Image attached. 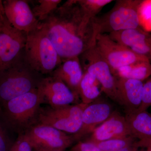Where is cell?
<instances>
[{
    "instance_id": "6da1fadb",
    "label": "cell",
    "mask_w": 151,
    "mask_h": 151,
    "mask_svg": "<svg viewBox=\"0 0 151 151\" xmlns=\"http://www.w3.org/2000/svg\"><path fill=\"white\" fill-rule=\"evenodd\" d=\"M40 27L62 60L79 57L96 43L94 23L85 17L78 0H68L60 5Z\"/></svg>"
},
{
    "instance_id": "7a4b0ae2",
    "label": "cell",
    "mask_w": 151,
    "mask_h": 151,
    "mask_svg": "<svg viewBox=\"0 0 151 151\" xmlns=\"http://www.w3.org/2000/svg\"><path fill=\"white\" fill-rule=\"evenodd\" d=\"M45 76L29 65L24 50L13 65L0 72V105L37 89Z\"/></svg>"
},
{
    "instance_id": "3957f363",
    "label": "cell",
    "mask_w": 151,
    "mask_h": 151,
    "mask_svg": "<svg viewBox=\"0 0 151 151\" xmlns=\"http://www.w3.org/2000/svg\"><path fill=\"white\" fill-rule=\"evenodd\" d=\"M42 104L37 88L0 105V118L9 131L24 134L35 124Z\"/></svg>"
},
{
    "instance_id": "277c9868",
    "label": "cell",
    "mask_w": 151,
    "mask_h": 151,
    "mask_svg": "<svg viewBox=\"0 0 151 151\" xmlns=\"http://www.w3.org/2000/svg\"><path fill=\"white\" fill-rule=\"evenodd\" d=\"M24 55L31 66L45 76L50 75L62 62L52 42L40 26L27 34Z\"/></svg>"
},
{
    "instance_id": "5b68a950",
    "label": "cell",
    "mask_w": 151,
    "mask_h": 151,
    "mask_svg": "<svg viewBox=\"0 0 151 151\" xmlns=\"http://www.w3.org/2000/svg\"><path fill=\"white\" fill-rule=\"evenodd\" d=\"M142 1H116L110 11L92 19L97 35L141 28L139 11Z\"/></svg>"
},
{
    "instance_id": "8992f818",
    "label": "cell",
    "mask_w": 151,
    "mask_h": 151,
    "mask_svg": "<svg viewBox=\"0 0 151 151\" xmlns=\"http://www.w3.org/2000/svg\"><path fill=\"white\" fill-rule=\"evenodd\" d=\"M88 105L81 103L58 108L41 106L35 124L50 126L65 133L75 134L81 129L82 115Z\"/></svg>"
},
{
    "instance_id": "52a82bcc",
    "label": "cell",
    "mask_w": 151,
    "mask_h": 151,
    "mask_svg": "<svg viewBox=\"0 0 151 151\" xmlns=\"http://www.w3.org/2000/svg\"><path fill=\"white\" fill-rule=\"evenodd\" d=\"M27 33L15 28L4 13L0 18V72L10 67L24 52Z\"/></svg>"
},
{
    "instance_id": "ba28073f",
    "label": "cell",
    "mask_w": 151,
    "mask_h": 151,
    "mask_svg": "<svg viewBox=\"0 0 151 151\" xmlns=\"http://www.w3.org/2000/svg\"><path fill=\"white\" fill-rule=\"evenodd\" d=\"M83 72L94 76L108 97L116 101V76L97 49L96 43L79 55Z\"/></svg>"
},
{
    "instance_id": "9c48e42d",
    "label": "cell",
    "mask_w": 151,
    "mask_h": 151,
    "mask_svg": "<svg viewBox=\"0 0 151 151\" xmlns=\"http://www.w3.org/2000/svg\"><path fill=\"white\" fill-rule=\"evenodd\" d=\"M24 134L37 151H64L76 142L73 135L41 124L33 125Z\"/></svg>"
},
{
    "instance_id": "30bf717a",
    "label": "cell",
    "mask_w": 151,
    "mask_h": 151,
    "mask_svg": "<svg viewBox=\"0 0 151 151\" xmlns=\"http://www.w3.org/2000/svg\"><path fill=\"white\" fill-rule=\"evenodd\" d=\"M96 45L111 68L113 75L116 70L123 66L139 61L149 60L128 47L113 40L107 34L97 35Z\"/></svg>"
},
{
    "instance_id": "8fae6325",
    "label": "cell",
    "mask_w": 151,
    "mask_h": 151,
    "mask_svg": "<svg viewBox=\"0 0 151 151\" xmlns=\"http://www.w3.org/2000/svg\"><path fill=\"white\" fill-rule=\"evenodd\" d=\"M38 90L42 104L58 108L78 103L80 98L59 78L49 75L42 80Z\"/></svg>"
},
{
    "instance_id": "7c38bea8",
    "label": "cell",
    "mask_w": 151,
    "mask_h": 151,
    "mask_svg": "<svg viewBox=\"0 0 151 151\" xmlns=\"http://www.w3.org/2000/svg\"><path fill=\"white\" fill-rule=\"evenodd\" d=\"M5 15L10 24L17 29L29 33L38 28V20L26 0L3 1Z\"/></svg>"
},
{
    "instance_id": "4fadbf2b",
    "label": "cell",
    "mask_w": 151,
    "mask_h": 151,
    "mask_svg": "<svg viewBox=\"0 0 151 151\" xmlns=\"http://www.w3.org/2000/svg\"><path fill=\"white\" fill-rule=\"evenodd\" d=\"M143 85V81L116 76L115 101L124 106L127 113L138 111L142 103Z\"/></svg>"
},
{
    "instance_id": "5bb4252c",
    "label": "cell",
    "mask_w": 151,
    "mask_h": 151,
    "mask_svg": "<svg viewBox=\"0 0 151 151\" xmlns=\"http://www.w3.org/2000/svg\"><path fill=\"white\" fill-rule=\"evenodd\" d=\"M111 105L105 102L92 103L86 106L82 115V125L79 131L73 134L76 142L81 141L91 134L98 125L103 124L112 115Z\"/></svg>"
},
{
    "instance_id": "9a60e30c",
    "label": "cell",
    "mask_w": 151,
    "mask_h": 151,
    "mask_svg": "<svg viewBox=\"0 0 151 151\" xmlns=\"http://www.w3.org/2000/svg\"><path fill=\"white\" fill-rule=\"evenodd\" d=\"M110 37L145 57L151 63V34L141 28L111 33Z\"/></svg>"
},
{
    "instance_id": "2e32d148",
    "label": "cell",
    "mask_w": 151,
    "mask_h": 151,
    "mask_svg": "<svg viewBox=\"0 0 151 151\" xmlns=\"http://www.w3.org/2000/svg\"><path fill=\"white\" fill-rule=\"evenodd\" d=\"M91 134L89 139L86 141L94 144L113 139L131 137L125 117L113 113Z\"/></svg>"
},
{
    "instance_id": "e0dca14e",
    "label": "cell",
    "mask_w": 151,
    "mask_h": 151,
    "mask_svg": "<svg viewBox=\"0 0 151 151\" xmlns=\"http://www.w3.org/2000/svg\"><path fill=\"white\" fill-rule=\"evenodd\" d=\"M130 136L137 140L138 147H151V115L147 111L126 113Z\"/></svg>"
},
{
    "instance_id": "ac0fdd59",
    "label": "cell",
    "mask_w": 151,
    "mask_h": 151,
    "mask_svg": "<svg viewBox=\"0 0 151 151\" xmlns=\"http://www.w3.org/2000/svg\"><path fill=\"white\" fill-rule=\"evenodd\" d=\"M83 74L79 57H74L62 60L61 64L50 75L62 80L72 92L79 97V85Z\"/></svg>"
},
{
    "instance_id": "d6986e66",
    "label": "cell",
    "mask_w": 151,
    "mask_h": 151,
    "mask_svg": "<svg viewBox=\"0 0 151 151\" xmlns=\"http://www.w3.org/2000/svg\"><path fill=\"white\" fill-rule=\"evenodd\" d=\"M114 75L143 81L151 76V63L149 60L139 61L118 69Z\"/></svg>"
},
{
    "instance_id": "ffe728a7",
    "label": "cell",
    "mask_w": 151,
    "mask_h": 151,
    "mask_svg": "<svg viewBox=\"0 0 151 151\" xmlns=\"http://www.w3.org/2000/svg\"><path fill=\"white\" fill-rule=\"evenodd\" d=\"M99 84V81L93 76L84 72L78 91L81 103L89 105L97 100L101 94Z\"/></svg>"
},
{
    "instance_id": "44dd1931",
    "label": "cell",
    "mask_w": 151,
    "mask_h": 151,
    "mask_svg": "<svg viewBox=\"0 0 151 151\" xmlns=\"http://www.w3.org/2000/svg\"><path fill=\"white\" fill-rule=\"evenodd\" d=\"M38 4L32 10L35 16L40 22L45 20L60 6L61 0H38Z\"/></svg>"
},
{
    "instance_id": "7402d4cb",
    "label": "cell",
    "mask_w": 151,
    "mask_h": 151,
    "mask_svg": "<svg viewBox=\"0 0 151 151\" xmlns=\"http://www.w3.org/2000/svg\"><path fill=\"white\" fill-rule=\"evenodd\" d=\"M112 1V0H78L84 15L90 21L97 17L104 6Z\"/></svg>"
},
{
    "instance_id": "603a6c76",
    "label": "cell",
    "mask_w": 151,
    "mask_h": 151,
    "mask_svg": "<svg viewBox=\"0 0 151 151\" xmlns=\"http://www.w3.org/2000/svg\"><path fill=\"white\" fill-rule=\"evenodd\" d=\"M137 141L132 137L113 139L95 144L102 151H116L137 144Z\"/></svg>"
},
{
    "instance_id": "cb8c5ba5",
    "label": "cell",
    "mask_w": 151,
    "mask_h": 151,
    "mask_svg": "<svg viewBox=\"0 0 151 151\" xmlns=\"http://www.w3.org/2000/svg\"><path fill=\"white\" fill-rule=\"evenodd\" d=\"M9 131L0 118V151H9L14 142L9 136Z\"/></svg>"
},
{
    "instance_id": "d4e9b609",
    "label": "cell",
    "mask_w": 151,
    "mask_h": 151,
    "mask_svg": "<svg viewBox=\"0 0 151 151\" xmlns=\"http://www.w3.org/2000/svg\"><path fill=\"white\" fill-rule=\"evenodd\" d=\"M151 106V76L144 81L142 103L137 111H147Z\"/></svg>"
},
{
    "instance_id": "484cf974",
    "label": "cell",
    "mask_w": 151,
    "mask_h": 151,
    "mask_svg": "<svg viewBox=\"0 0 151 151\" xmlns=\"http://www.w3.org/2000/svg\"><path fill=\"white\" fill-rule=\"evenodd\" d=\"M9 151H33L32 146L24 134L18 135Z\"/></svg>"
},
{
    "instance_id": "4316f807",
    "label": "cell",
    "mask_w": 151,
    "mask_h": 151,
    "mask_svg": "<svg viewBox=\"0 0 151 151\" xmlns=\"http://www.w3.org/2000/svg\"><path fill=\"white\" fill-rule=\"evenodd\" d=\"M70 151H102L96 145L90 142L80 141L72 147Z\"/></svg>"
},
{
    "instance_id": "83f0119b",
    "label": "cell",
    "mask_w": 151,
    "mask_h": 151,
    "mask_svg": "<svg viewBox=\"0 0 151 151\" xmlns=\"http://www.w3.org/2000/svg\"><path fill=\"white\" fill-rule=\"evenodd\" d=\"M142 3V5L147 10H146L145 9H144L143 7L142 6H141V3L140 6V8L146 11V12H145V11L139 9V12H143L147 13L150 14V15L149 16L147 17H146V19L149 20L150 21V24L151 25V1H143V0ZM145 18H144L141 19L140 21H140L144 19Z\"/></svg>"
},
{
    "instance_id": "f1b7e54d",
    "label": "cell",
    "mask_w": 151,
    "mask_h": 151,
    "mask_svg": "<svg viewBox=\"0 0 151 151\" xmlns=\"http://www.w3.org/2000/svg\"><path fill=\"white\" fill-rule=\"evenodd\" d=\"M4 13V7H3L2 4L0 5V18L2 15Z\"/></svg>"
},
{
    "instance_id": "f546056e",
    "label": "cell",
    "mask_w": 151,
    "mask_h": 151,
    "mask_svg": "<svg viewBox=\"0 0 151 151\" xmlns=\"http://www.w3.org/2000/svg\"><path fill=\"white\" fill-rule=\"evenodd\" d=\"M145 149V150H138L137 151H151V147H148L144 148Z\"/></svg>"
},
{
    "instance_id": "4dcf8cb0",
    "label": "cell",
    "mask_w": 151,
    "mask_h": 151,
    "mask_svg": "<svg viewBox=\"0 0 151 151\" xmlns=\"http://www.w3.org/2000/svg\"><path fill=\"white\" fill-rule=\"evenodd\" d=\"M3 4V1H1V0H0V5H1V4Z\"/></svg>"
},
{
    "instance_id": "1f68e13d",
    "label": "cell",
    "mask_w": 151,
    "mask_h": 151,
    "mask_svg": "<svg viewBox=\"0 0 151 151\" xmlns=\"http://www.w3.org/2000/svg\"><path fill=\"white\" fill-rule=\"evenodd\" d=\"M33 151H37L33 150Z\"/></svg>"
}]
</instances>
